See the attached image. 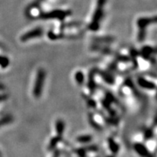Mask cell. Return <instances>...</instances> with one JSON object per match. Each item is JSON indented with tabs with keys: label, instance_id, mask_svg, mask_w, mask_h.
Segmentation results:
<instances>
[{
	"label": "cell",
	"instance_id": "obj_4",
	"mask_svg": "<svg viewBox=\"0 0 157 157\" xmlns=\"http://www.w3.org/2000/svg\"><path fill=\"white\" fill-rule=\"evenodd\" d=\"M42 34H43V30L42 28H36V29L32 30L31 31H28V33L23 35L22 37H21V41L22 42H26L28 39L41 37L42 35Z\"/></svg>",
	"mask_w": 157,
	"mask_h": 157
},
{
	"label": "cell",
	"instance_id": "obj_8",
	"mask_svg": "<svg viewBox=\"0 0 157 157\" xmlns=\"http://www.w3.org/2000/svg\"><path fill=\"white\" fill-rule=\"evenodd\" d=\"M108 146H109V149L112 153H117L118 151H119V146H118L117 143L114 141L113 139H109L108 140Z\"/></svg>",
	"mask_w": 157,
	"mask_h": 157
},
{
	"label": "cell",
	"instance_id": "obj_13",
	"mask_svg": "<svg viewBox=\"0 0 157 157\" xmlns=\"http://www.w3.org/2000/svg\"><path fill=\"white\" fill-rule=\"evenodd\" d=\"M10 120H11V118H10V117L4 118V119H2V120L0 121V126L4 125V124H7V123H8V122H10Z\"/></svg>",
	"mask_w": 157,
	"mask_h": 157
},
{
	"label": "cell",
	"instance_id": "obj_7",
	"mask_svg": "<svg viewBox=\"0 0 157 157\" xmlns=\"http://www.w3.org/2000/svg\"><path fill=\"white\" fill-rule=\"evenodd\" d=\"M55 127H56V132L58 135H61L63 133L64 130H65V124H64L63 121L59 119V120L57 121Z\"/></svg>",
	"mask_w": 157,
	"mask_h": 157
},
{
	"label": "cell",
	"instance_id": "obj_10",
	"mask_svg": "<svg viewBox=\"0 0 157 157\" xmlns=\"http://www.w3.org/2000/svg\"><path fill=\"white\" fill-rule=\"evenodd\" d=\"M91 140H92V137L90 135H82L77 137V141L82 143H87L90 142Z\"/></svg>",
	"mask_w": 157,
	"mask_h": 157
},
{
	"label": "cell",
	"instance_id": "obj_9",
	"mask_svg": "<svg viewBox=\"0 0 157 157\" xmlns=\"http://www.w3.org/2000/svg\"><path fill=\"white\" fill-rule=\"evenodd\" d=\"M75 79H76V82H77L78 85H82L84 82V79H85L83 73L81 72V71L76 72V74H75Z\"/></svg>",
	"mask_w": 157,
	"mask_h": 157
},
{
	"label": "cell",
	"instance_id": "obj_11",
	"mask_svg": "<svg viewBox=\"0 0 157 157\" xmlns=\"http://www.w3.org/2000/svg\"><path fill=\"white\" fill-rule=\"evenodd\" d=\"M60 138L59 137H55V138H53V140H51L50 143V149H53V148L56 146V144L58 143L59 140H60Z\"/></svg>",
	"mask_w": 157,
	"mask_h": 157
},
{
	"label": "cell",
	"instance_id": "obj_5",
	"mask_svg": "<svg viewBox=\"0 0 157 157\" xmlns=\"http://www.w3.org/2000/svg\"><path fill=\"white\" fill-rule=\"evenodd\" d=\"M137 84L140 87H141L142 88L146 89V90H155L156 88V85L152 82H150L149 80L146 79V78L140 77L137 78Z\"/></svg>",
	"mask_w": 157,
	"mask_h": 157
},
{
	"label": "cell",
	"instance_id": "obj_1",
	"mask_svg": "<svg viewBox=\"0 0 157 157\" xmlns=\"http://www.w3.org/2000/svg\"><path fill=\"white\" fill-rule=\"evenodd\" d=\"M106 0H98L97 8L95 10V13L92 18V22L89 26L91 31H97L100 26V21L103 15V7L106 5Z\"/></svg>",
	"mask_w": 157,
	"mask_h": 157
},
{
	"label": "cell",
	"instance_id": "obj_12",
	"mask_svg": "<svg viewBox=\"0 0 157 157\" xmlns=\"http://www.w3.org/2000/svg\"><path fill=\"white\" fill-rule=\"evenodd\" d=\"M8 60H7L6 58L0 57V64H1L3 67L7 66H8Z\"/></svg>",
	"mask_w": 157,
	"mask_h": 157
},
{
	"label": "cell",
	"instance_id": "obj_6",
	"mask_svg": "<svg viewBox=\"0 0 157 157\" xmlns=\"http://www.w3.org/2000/svg\"><path fill=\"white\" fill-rule=\"evenodd\" d=\"M134 149H135L136 152L140 156H149V153L148 149H146V146L140 143H136L134 146Z\"/></svg>",
	"mask_w": 157,
	"mask_h": 157
},
{
	"label": "cell",
	"instance_id": "obj_2",
	"mask_svg": "<svg viewBox=\"0 0 157 157\" xmlns=\"http://www.w3.org/2000/svg\"><path fill=\"white\" fill-rule=\"evenodd\" d=\"M44 78H45V71L43 69H39L38 73H37V78H36V82L34 87L33 93L34 95L36 98L40 97L42 95V89H43Z\"/></svg>",
	"mask_w": 157,
	"mask_h": 157
},
{
	"label": "cell",
	"instance_id": "obj_3",
	"mask_svg": "<svg viewBox=\"0 0 157 157\" xmlns=\"http://www.w3.org/2000/svg\"><path fill=\"white\" fill-rule=\"evenodd\" d=\"M71 11H65V10H54V11L48 12V13H42L40 15V18L42 19H53L58 18L59 20H63L66 17L71 15Z\"/></svg>",
	"mask_w": 157,
	"mask_h": 157
}]
</instances>
